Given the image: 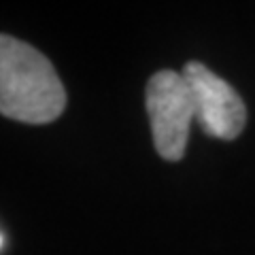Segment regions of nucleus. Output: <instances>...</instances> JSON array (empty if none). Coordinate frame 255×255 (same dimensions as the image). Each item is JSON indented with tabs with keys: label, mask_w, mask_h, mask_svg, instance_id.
Segmentation results:
<instances>
[{
	"label": "nucleus",
	"mask_w": 255,
	"mask_h": 255,
	"mask_svg": "<svg viewBox=\"0 0 255 255\" xmlns=\"http://www.w3.org/2000/svg\"><path fill=\"white\" fill-rule=\"evenodd\" d=\"M64 107L66 92L51 62L32 45L0 34V115L49 124Z\"/></svg>",
	"instance_id": "nucleus-1"
},
{
	"label": "nucleus",
	"mask_w": 255,
	"mask_h": 255,
	"mask_svg": "<svg viewBox=\"0 0 255 255\" xmlns=\"http://www.w3.org/2000/svg\"><path fill=\"white\" fill-rule=\"evenodd\" d=\"M147 113L157 153L179 162L185 153L189 126L196 119L194 96L183 73L159 70L147 83Z\"/></svg>",
	"instance_id": "nucleus-2"
},
{
	"label": "nucleus",
	"mask_w": 255,
	"mask_h": 255,
	"mask_svg": "<svg viewBox=\"0 0 255 255\" xmlns=\"http://www.w3.org/2000/svg\"><path fill=\"white\" fill-rule=\"evenodd\" d=\"M183 77L194 96L196 119L202 130L221 140L236 138L245 128L247 109L234 87L200 62H187Z\"/></svg>",
	"instance_id": "nucleus-3"
},
{
	"label": "nucleus",
	"mask_w": 255,
	"mask_h": 255,
	"mask_svg": "<svg viewBox=\"0 0 255 255\" xmlns=\"http://www.w3.org/2000/svg\"><path fill=\"white\" fill-rule=\"evenodd\" d=\"M0 245H2V238H0Z\"/></svg>",
	"instance_id": "nucleus-4"
}]
</instances>
